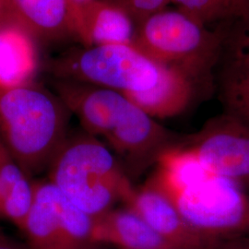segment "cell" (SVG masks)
Instances as JSON below:
<instances>
[{
	"mask_svg": "<svg viewBox=\"0 0 249 249\" xmlns=\"http://www.w3.org/2000/svg\"><path fill=\"white\" fill-rule=\"evenodd\" d=\"M53 86L84 131L107 142L131 181L182 143L184 136L161 125L119 91L64 80H54Z\"/></svg>",
	"mask_w": 249,
	"mask_h": 249,
	"instance_id": "1",
	"label": "cell"
},
{
	"mask_svg": "<svg viewBox=\"0 0 249 249\" xmlns=\"http://www.w3.org/2000/svg\"><path fill=\"white\" fill-rule=\"evenodd\" d=\"M70 114L41 86L0 87V141L30 177L48 171L69 137Z\"/></svg>",
	"mask_w": 249,
	"mask_h": 249,
	"instance_id": "2",
	"label": "cell"
},
{
	"mask_svg": "<svg viewBox=\"0 0 249 249\" xmlns=\"http://www.w3.org/2000/svg\"><path fill=\"white\" fill-rule=\"evenodd\" d=\"M47 172L63 195L94 219L123 202L134 187L113 151L86 131L69 135Z\"/></svg>",
	"mask_w": 249,
	"mask_h": 249,
	"instance_id": "3",
	"label": "cell"
},
{
	"mask_svg": "<svg viewBox=\"0 0 249 249\" xmlns=\"http://www.w3.org/2000/svg\"><path fill=\"white\" fill-rule=\"evenodd\" d=\"M225 35L176 9H163L136 27L132 46L160 67L178 70L199 87L215 82Z\"/></svg>",
	"mask_w": 249,
	"mask_h": 249,
	"instance_id": "4",
	"label": "cell"
},
{
	"mask_svg": "<svg viewBox=\"0 0 249 249\" xmlns=\"http://www.w3.org/2000/svg\"><path fill=\"white\" fill-rule=\"evenodd\" d=\"M54 80L114 89L123 94L152 88L160 67L132 45L73 46L54 57L49 66Z\"/></svg>",
	"mask_w": 249,
	"mask_h": 249,
	"instance_id": "5",
	"label": "cell"
},
{
	"mask_svg": "<svg viewBox=\"0 0 249 249\" xmlns=\"http://www.w3.org/2000/svg\"><path fill=\"white\" fill-rule=\"evenodd\" d=\"M170 196L190 227L211 240L249 235V193L228 179L213 176Z\"/></svg>",
	"mask_w": 249,
	"mask_h": 249,
	"instance_id": "6",
	"label": "cell"
},
{
	"mask_svg": "<svg viewBox=\"0 0 249 249\" xmlns=\"http://www.w3.org/2000/svg\"><path fill=\"white\" fill-rule=\"evenodd\" d=\"M94 222L45 180L36 183L34 203L21 230L35 249H84L94 244Z\"/></svg>",
	"mask_w": 249,
	"mask_h": 249,
	"instance_id": "7",
	"label": "cell"
},
{
	"mask_svg": "<svg viewBox=\"0 0 249 249\" xmlns=\"http://www.w3.org/2000/svg\"><path fill=\"white\" fill-rule=\"evenodd\" d=\"M180 146L194 151L214 176L249 190V124L223 113L184 136Z\"/></svg>",
	"mask_w": 249,
	"mask_h": 249,
	"instance_id": "8",
	"label": "cell"
},
{
	"mask_svg": "<svg viewBox=\"0 0 249 249\" xmlns=\"http://www.w3.org/2000/svg\"><path fill=\"white\" fill-rule=\"evenodd\" d=\"M123 203L178 249H217L219 243L205 237L190 227L173 198L152 176L142 187H133Z\"/></svg>",
	"mask_w": 249,
	"mask_h": 249,
	"instance_id": "9",
	"label": "cell"
},
{
	"mask_svg": "<svg viewBox=\"0 0 249 249\" xmlns=\"http://www.w3.org/2000/svg\"><path fill=\"white\" fill-rule=\"evenodd\" d=\"M16 30L31 41L75 39L71 0H0V29Z\"/></svg>",
	"mask_w": 249,
	"mask_h": 249,
	"instance_id": "10",
	"label": "cell"
},
{
	"mask_svg": "<svg viewBox=\"0 0 249 249\" xmlns=\"http://www.w3.org/2000/svg\"><path fill=\"white\" fill-rule=\"evenodd\" d=\"M75 39L80 45H132L136 25L130 17L107 0L71 2Z\"/></svg>",
	"mask_w": 249,
	"mask_h": 249,
	"instance_id": "11",
	"label": "cell"
},
{
	"mask_svg": "<svg viewBox=\"0 0 249 249\" xmlns=\"http://www.w3.org/2000/svg\"><path fill=\"white\" fill-rule=\"evenodd\" d=\"M93 243L122 249H178L162 238L130 209H113L95 219Z\"/></svg>",
	"mask_w": 249,
	"mask_h": 249,
	"instance_id": "12",
	"label": "cell"
},
{
	"mask_svg": "<svg viewBox=\"0 0 249 249\" xmlns=\"http://www.w3.org/2000/svg\"><path fill=\"white\" fill-rule=\"evenodd\" d=\"M197 87L183 72L160 67L159 80L152 88L124 95L151 117L164 119L184 113L193 102Z\"/></svg>",
	"mask_w": 249,
	"mask_h": 249,
	"instance_id": "13",
	"label": "cell"
},
{
	"mask_svg": "<svg viewBox=\"0 0 249 249\" xmlns=\"http://www.w3.org/2000/svg\"><path fill=\"white\" fill-rule=\"evenodd\" d=\"M215 77L224 114L249 125V51L232 45Z\"/></svg>",
	"mask_w": 249,
	"mask_h": 249,
	"instance_id": "14",
	"label": "cell"
},
{
	"mask_svg": "<svg viewBox=\"0 0 249 249\" xmlns=\"http://www.w3.org/2000/svg\"><path fill=\"white\" fill-rule=\"evenodd\" d=\"M36 183L0 142V218L22 229L35 199Z\"/></svg>",
	"mask_w": 249,
	"mask_h": 249,
	"instance_id": "15",
	"label": "cell"
},
{
	"mask_svg": "<svg viewBox=\"0 0 249 249\" xmlns=\"http://www.w3.org/2000/svg\"><path fill=\"white\" fill-rule=\"evenodd\" d=\"M213 176L194 151L182 146L164 153L152 175L170 196L196 186Z\"/></svg>",
	"mask_w": 249,
	"mask_h": 249,
	"instance_id": "16",
	"label": "cell"
},
{
	"mask_svg": "<svg viewBox=\"0 0 249 249\" xmlns=\"http://www.w3.org/2000/svg\"><path fill=\"white\" fill-rule=\"evenodd\" d=\"M36 69L32 41L12 29H0V87L25 84Z\"/></svg>",
	"mask_w": 249,
	"mask_h": 249,
	"instance_id": "17",
	"label": "cell"
},
{
	"mask_svg": "<svg viewBox=\"0 0 249 249\" xmlns=\"http://www.w3.org/2000/svg\"><path fill=\"white\" fill-rule=\"evenodd\" d=\"M171 3L206 27L222 19L241 18L249 11L239 0H171Z\"/></svg>",
	"mask_w": 249,
	"mask_h": 249,
	"instance_id": "18",
	"label": "cell"
},
{
	"mask_svg": "<svg viewBox=\"0 0 249 249\" xmlns=\"http://www.w3.org/2000/svg\"><path fill=\"white\" fill-rule=\"evenodd\" d=\"M124 11L136 27L146 18L166 9L171 0H107Z\"/></svg>",
	"mask_w": 249,
	"mask_h": 249,
	"instance_id": "19",
	"label": "cell"
},
{
	"mask_svg": "<svg viewBox=\"0 0 249 249\" xmlns=\"http://www.w3.org/2000/svg\"><path fill=\"white\" fill-rule=\"evenodd\" d=\"M241 19L244 23V29L237 36V38L232 45L249 51V10L241 18Z\"/></svg>",
	"mask_w": 249,
	"mask_h": 249,
	"instance_id": "20",
	"label": "cell"
},
{
	"mask_svg": "<svg viewBox=\"0 0 249 249\" xmlns=\"http://www.w3.org/2000/svg\"><path fill=\"white\" fill-rule=\"evenodd\" d=\"M0 249H19L14 244L7 240L6 238L0 236Z\"/></svg>",
	"mask_w": 249,
	"mask_h": 249,
	"instance_id": "21",
	"label": "cell"
},
{
	"mask_svg": "<svg viewBox=\"0 0 249 249\" xmlns=\"http://www.w3.org/2000/svg\"><path fill=\"white\" fill-rule=\"evenodd\" d=\"M239 1L249 10V0H239Z\"/></svg>",
	"mask_w": 249,
	"mask_h": 249,
	"instance_id": "22",
	"label": "cell"
},
{
	"mask_svg": "<svg viewBox=\"0 0 249 249\" xmlns=\"http://www.w3.org/2000/svg\"><path fill=\"white\" fill-rule=\"evenodd\" d=\"M71 2L74 3H82V2H86V1H89V0H71Z\"/></svg>",
	"mask_w": 249,
	"mask_h": 249,
	"instance_id": "23",
	"label": "cell"
},
{
	"mask_svg": "<svg viewBox=\"0 0 249 249\" xmlns=\"http://www.w3.org/2000/svg\"><path fill=\"white\" fill-rule=\"evenodd\" d=\"M0 142H1V141H0Z\"/></svg>",
	"mask_w": 249,
	"mask_h": 249,
	"instance_id": "24",
	"label": "cell"
}]
</instances>
